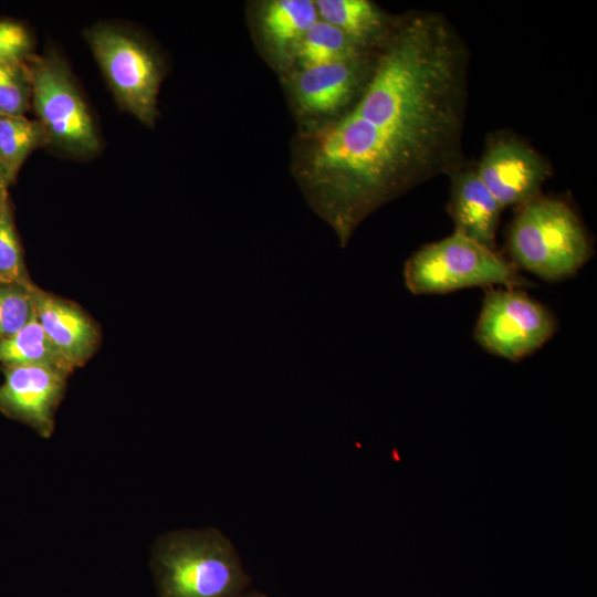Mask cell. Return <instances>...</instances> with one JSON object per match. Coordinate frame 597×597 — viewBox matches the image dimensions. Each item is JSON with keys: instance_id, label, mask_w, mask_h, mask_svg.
<instances>
[{"instance_id": "obj_7", "label": "cell", "mask_w": 597, "mask_h": 597, "mask_svg": "<svg viewBox=\"0 0 597 597\" xmlns=\"http://www.w3.org/2000/svg\"><path fill=\"white\" fill-rule=\"evenodd\" d=\"M557 321L545 305L519 289H492L483 298L473 336L486 352L512 362L543 347Z\"/></svg>"}, {"instance_id": "obj_6", "label": "cell", "mask_w": 597, "mask_h": 597, "mask_svg": "<svg viewBox=\"0 0 597 597\" xmlns=\"http://www.w3.org/2000/svg\"><path fill=\"white\" fill-rule=\"evenodd\" d=\"M86 39L121 107L151 125L161 81L154 52L134 33L112 24L93 27Z\"/></svg>"}, {"instance_id": "obj_11", "label": "cell", "mask_w": 597, "mask_h": 597, "mask_svg": "<svg viewBox=\"0 0 597 597\" xmlns=\"http://www.w3.org/2000/svg\"><path fill=\"white\" fill-rule=\"evenodd\" d=\"M32 298L34 314L52 344L74 368L83 366L98 344L93 321L77 306L35 286Z\"/></svg>"}, {"instance_id": "obj_23", "label": "cell", "mask_w": 597, "mask_h": 597, "mask_svg": "<svg viewBox=\"0 0 597 597\" xmlns=\"http://www.w3.org/2000/svg\"><path fill=\"white\" fill-rule=\"evenodd\" d=\"M240 597H268V596L261 591L247 590Z\"/></svg>"}, {"instance_id": "obj_2", "label": "cell", "mask_w": 597, "mask_h": 597, "mask_svg": "<svg viewBox=\"0 0 597 597\" xmlns=\"http://www.w3.org/2000/svg\"><path fill=\"white\" fill-rule=\"evenodd\" d=\"M151 570L159 597H240L250 584L235 548L214 528L165 534Z\"/></svg>"}, {"instance_id": "obj_10", "label": "cell", "mask_w": 597, "mask_h": 597, "mask_svg": "<svg viewBox=\"0 0 597 597\" xmlns=\"http://www.w3.org/2000/svg\"><path fill=\"white\" fill-rule=\"evenodd\" d=\"M373 59L360 56L302 69L294 91L298 104L314 114H329L359 95L368 77Z\"/></svg>"}, {"instance_id": "obj_21", "label": "cell", "mask_w": 597, "mask_h": 597, "mask_svg": "<svg viewBox=\"0 0 597 597\" xmlns=\"http://www.w3.org/2000/svg\"><path fill=\"white\" fill-rule=\"evenodd\" d=\"M33 40L20 22L0 19V64L28 61L32 56Z\"/></svg>"}, {"instance_id": "obj_20", "label": "cell", "mask_w": 597, "mask_h": 597, "mask_svg": "<svg viewBox=\"0 0 597 597\" xmlns=\"http://www.w3.org/2000/svg\"><path fill=\"white\" fill-rule=\"evenodd\" d=\"M10 203L0 218V284H30Z\"/></svg>"}, {"instance_id": "obj_17", "label": "cell", "mask_w": 597, "mask_h": 597, "mask_svg": "<svg viewBox=\"0 0 597 597\" xmlns=\"http://www.w3.org/2000/svg\"><path fill=\"white\" fill-rule=\"evenodd\" d=\"M48 144V135L38 121L0 114V166L11 182L28 156Z\"/></svg>"}, {"instance_id": "obj_13", "label": "cell", "mask_w": 597, "mask_h": 597, "mask_svg": "<svg viewBox=\"0 0 597 597\" xmlns=\"http://www.w3.org/2000/svg\"><path fill=\"white\" fill-rule=\"evenodd\" d=\"M315 6L322 20L338 28L367 52L384 43L396 20L368 0H317Z\"/></svg>"}, {"instance_id": "obj_14", "label": "cell", "mask_w": 597, "mask_h": 597, "mask_svg": "<svg viewBox=\"0 0 597 597\" xmlns=\"http://www.w3.org/2000/svg\"><path fill=\"white\" fill-rule=\"evenodd\" d=\"M315 1L273 0L264 4L261 25L271 49L280 56L293 53L310 28L318 20Z\"/></svg>"}, {"instance_id": "obj_18", "label": "cell", "mask_w": 597, "mask_h": 597, "mask_svg": "<svg viewBox=\"0 0 597 597\" xmlns=\"http://www.w3.org/2000/svg\"><path fill=\"white\" fill-rule=\"evenodd\" d=\"M28 61L0 64V114L23 116L30 107L32 81Z\"/></svg>"}, {"instance_id": "obj_9", "label": "cell", "mask_w": 597, "mask_h": 597, "mask_svg": "<svg viewBox=\"0 0 597 597\" xmlns=\"http://www.w3.org/2000/svg\"><path fill=\"white\" fill-rule=\"evenodd\" d=\"M4 368V380L0 385V411L29 425L42 437H50L69 375L45 365Z\"/></svg>"}, {"instance_id": "obj_5", "label": "cell", "mask_w": 597, "mask_h": 597, "mask_svg": "<svg viewBox=\"0 0 597 597\" xmlns=\"http://www.w3.org/2000/svg\"><path fill=\"white\" fill-rule=\"evenodd\" d=\"M28 64L32 104L49 144L75 156L95 154L100 148L96 126L64 60L50 50L32 55Z\"/></svg>"}, {"instance_id": "obj_19", "label": "cell", "mask_w": 597, "mask_h": 597, "mask_svg": "<svg viewBox=\"0 0 597 597\" xmlns=\"http://www.w3.org/2000/svg\"><path fill=\"white\" fill-rule=\"evenodd\" d=\"M33 284H0V339L19 332L34 314Z\"/></svg>"}, {"instance_id": "obj_1", "label": "cell", "mask_w": 597, "mask_h": 597, "mask_svg": "<svg viewBox=\"0 0 597 597\" xmlns=\"http://www.w3.org/2000/svg\"><path fill=\"white\" fill-rule=\"evenodd\" d=\"M468 78V48L444 15L396 18L357 101L307 137L296 164L342 247L385 203L463 167Z\"/></svg>"}, {"instance_id": "obj_3", "label": "cell", "mask_w": 597, "mask_h": 597, "mask_svg": "<svg viewBox=\"0 0 597 597\" xmlns=\"http://www.w3.org/2000/svg\"><path fill=\"white\" fill-rule=\"evenodd\" d=\"M511 262L547 281L575 275L593 247L575 211L563 200L537 196L519 207L507 233Z\"/></svg>"}, {"instance_id": "obj_12", "label": "cell", "mask_w": 597, "mask_h": 597, "mask_svg": "<svg viewBox=\"0 0 597 597\" xmlns=\"http://www.w3.org/2000/svg\"><path fill=\"white\" fill-rule=\"evenodd\" d=\"M451 179L449 213L455 233L496 250V231L502 212L475 169L460 168Z\"/></svg>"}, {"instance_id": "obj_8", "label": "cell", "mask_w": 597, "mask_h": 597, "mask_svg": "<svg viewBox=\"0 0 597 597\" xmlns=\"http://www.w3.org/2000/svg\"><path fill=\"white\" fill-rule=\"evenodd\" d=\"M475 171L502 209L520 207L540 196L552 174L544 156L513 136L493 138Z\"/></svg>"}, {"instance_id": "obj_4", "label": "cell", "mask_w": 597, "mask_h": 597, "mask_svg": "<svg viewBox=\"0 0 597 597\" xmlns=\"http://www.w3.org/2000/svg\"><path fill=\"white\" fill-rule=\"evenodd\" d=\"M402 277L413 295L446 294L475 286H535L496 250L455 232L412 253L404 264Z\"/></svg>"}, {"instance_id": "obj_16", "label": "cell", "mask_w": 597, "mask_h": 597, "mask_svg": "<svg viewBox=\"0 0 597 597\" xmlns=\"http://www.w3.org/2000/svg\"><path fill=\"white\" fill-rule=\"evenodd\" d=\"M302 69L369 55L338 28L317 20L294 51Z\"/></svg>"}, {"instance_id": "obj_22", "label": "cell", "mask_w": 597, "mask_h": 597, "mask_svg": "<svg viewBox=\"0 0 597 597\" xmlns=\"http://www.w3.org/2000/svg\"><path fill=\"white\" fill-rule=\"evenodd\" d=\"M10 184H12L11 180L9 179L6 171L0 166V218L6 207L9 205L8 187Z\"/></svg>"}, {"instance_id": "obj_15", "label": "cell", "mask_w": 597, "mask_h": 597, "mask_svg": "<svg viewBox=\"0 0 597 597\" xmlns=\"http://www.w3.org/2000/svg\"><path fill=\"white\" fill-rule=\"evenodd\" d=\"M0 364L4 367L45 365L67 375L74 370L45 335L35 314L19 332L0 339Z\"/></svg>"}]
</instances>
